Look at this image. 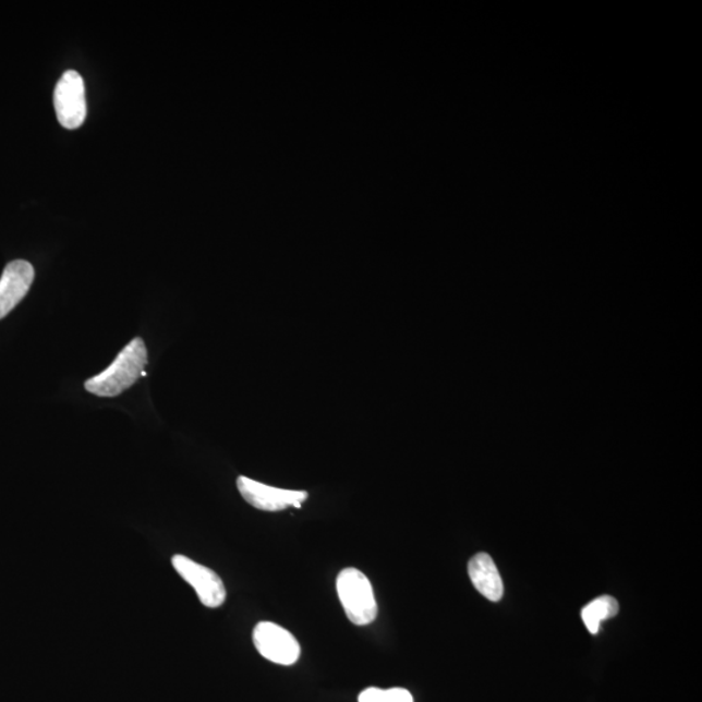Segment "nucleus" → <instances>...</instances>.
<instances>
[{
  "label": "nucleus",
  "mask_w": 702,
  "mask_h": 702,
  "mask_svg": "<svg viewBox=\"0 0 702 702\" xmlns=\"http://www.w3.org/2000/svg\"><path fill=\"white\" fill-rule=\"evenodd\" d=\"M337 595L351 624L367 626L377 617L373 584L360 570L343 569L336 582Z\"/></svg>",
  "instance_id": "obj_2"
},
{
  "label": "nucleus",
  "mask_w": 702,
  "mask_h": 702,
  "mask_svg": "<svg viewBox=\"0 0 702 702\" xmlns=\"http://www.w3.org/2000/svg\"><path fill=\"white\" fill-rule=\"evenodd\" d=\"M146 364L147 349L137 337L120 351L110 367L86 380L85 389L99 397H117L136 384Z\"/></svg>",
  "instance_id": "obj_1"
},
{
  "label": "nucleus",
  "mask_w": 702,
  "mask_h": 702,
  "mask_svg": "<svg viewBox=\"0 0 702 702\" xmlns=\"http://www.w3.org/2000/svg\"><path fill=\"white\" fill-rule=\"evenodd\" d=\"M618 612V601L610 596H603L591 601L589 605L583 607L582 619L586 629L592 634H596L600 630L601 622L616 617Z\"/></svg>",
  "instance_id": "obj_9"
},
{
  "label": "nucleus",
  "mask_w": 702,
  "mask_h": 702,
  "mask_svg": "<svg viewBox=\"0 0 702 702\" xmlns=\"http://www.w3.org/2000/svg\"><path fill=\"white\" fill-rule=\"evenodd\" d=\"M358 702H414L413 694L403 688H390V690H380V688L371 687L364 690Z\"/></svg>",
  "instance_id": "obj_10"
},
{
  "label": "nucleus",
  "mask_w": 702,
  "mask_h": 702,
  "mask_svg": "<svg viewBox=\"0 0 702 702\" xmlns=\"http://www.w3.org/2000/svg\"><path fill=\"white\" fill-rule=\"evenodd\" d=\"M238 488L245 501L255 509L263 511H282L290 506L300 509L306 501L308 493L305 491H289L269 487V485L255 482L253 479L240 476Z\"/></svg>",
  "instance_id": "obj_6"
},
{
  "label": "nucleus",
  "mask_w": 702,
  "mask_h": 702,
  "mask_svg": "<svg viewBox=\"0 0 702 702\" xmlns=\"http://www.w3.org/2000/svg\"><path fill=\"white\" fill-rule=\"evenodd\" d=\"M53 106L60 125L65 130H77L86 119L85 84L76 71L64 72L53 92Z\"/></svg>",
  "instance_id": "obj_3"
},
{
  "label": "nucleus",
  "mask_w": 702,
  "mask_h": 702,
  "mask_svg": "<svg viewBox=\"0 0 702 702\" xmlns=\"http://www.w3.org/2000/svg\"><path fill=\"white\" fill-rule=\"evenodd\" d=\"M253 643L262 657L274 664L290 666L301 656V645L292 633L273 622H261L253 631Z\"/></svg>",
  "instance_id": "obj_4"
},
{
  "label": "nucleus",
  "mask_w": 702,
  "mask_h": 702,
  "mask_svg": "<svg viewBox=\"0 0 702 702\" xmlns=\"http://www.w3.org/2000/svg\"><path fill=\"white\" fill-rule=\"evenodd\" d=\"M33 281H35V268L29 262L13 261L7 265L0 278V320L24 300Z\"/></svg>",
  "instance_id": "obj_7"
},
{
  "label": "nucleus",
  "mask_w": 702,
  "mask_h": 702,
  "mask_svg": "<svg viewBox=\"0 0 702 702\" xmlns=\"http://www.w3.org/2000/svg\"><path fill=\"white\" fill-rule=\"evenodd\" d=\"M469 576L476 591L485 598L497 603L504 596L503 579L497 566L487 553H479L469 562Z\"/></svg>",
  "instance_id": "obj_8"
},
{
  "label": "nucleus",
  "mask_w": 702,
  "mask_h": 702,
  "mask_svg": "<svg viewBox=\"0 0 702 702\" xmlns=\"http://www.w3.org/2000/svg\"><path fill=\"white\" fill-rule=\"evenodd\" d=\"M141 376L146 377V376H147L146 371H144V373H142V375H141Z\"/></svg>",
  "instance_id": "obj_11"
},
{
  "label": "nucleus",
  "mask_w": 702,
  "mask_h": 702,
  "mask_svg": "<svg viewBox=\"0 0 702 702\" xmlns=\"http://www.w3.org/2000/svg\"><path fill=\"white\" fill-rule=\"evenodd\" d=\"M172 565L179 576L197 592L202 604L211 609L225 604L227 591L218 573L180 555L172 558Z\"/></svg>",
  "instance_id": "obj_5"
}]
</instances>
